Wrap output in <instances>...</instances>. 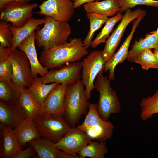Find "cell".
<instances>
[{"label": "cell", "mask_w": 158, "mask_h": 158, "mask_svg": "<svg viewBox=\"0 0 158 158\" xmlns=\"http://www.w3.org/2000/svg\"><path fill=\"white\" fill-rule=\"evenodd\" d=\"M145 11L141 8L135 10L128 9L125 12L121 22L106 40L104 48L102 51V56L106 63L115 54L127 26Z\"/></svg>", "instance_id": "30bf717a"}, {"label": "cell", "mask_w": 158, "mask_h": 158, "mask_svg": "<svg viewBox=\"0 0 158 158\" xmlns=\"http://www.w3.org/2000/svg\"><path fill=\"white\" fill-rule=\"evenodd\" d=\"M39 8L40 11L36 13L62 22H68L75 13V8L72 0H47L39 5Z\"/></svg>", "instance_id": "7c38bea8"}, {"label": "cell", "mask_w": 158, "mask_h": 158, "mask_svg": "<svg viewBox=\"0 0 158 158\" xmlns=\"http://www.w3.org/2000/svg\"><path fill=\"white\" fill-rule=\"evenodd\" d=\"M34 121L40 136L55 143L71 128L62 115L40 114Z\"/></svg>", "instance_id": "8992f818"}, {"label": "cell", "mask_w": 158, "mask_h": 158, "mask_svg": "<svg viewBox=\"0 0 158 158\" xmlns=\"http://www.w3.org/2000/svg\"><path fill=\"white\" fill-rule=\"evenodd\" d=\"M84 87L81 80L67 86L63 116L71 128L75 127L88 111L90 103Z\"/></svg>", "instance_id": "7a4b0ae2"}, {"label": "cell", "mask_w": 158, "mask_h": 158, "mask_svg": "<svg viewBox=\"0 0 158 158\" xmlns=\"http://www.w3.org/2000/svg\"><path fill=\"white\" fill-rule=\"evenodd\" d=\"M11 52V48L0 45V62L7 59Z\"/></svg>", "instance_id": "d590c367"}, {"label": "cell", "mask_w": 158, "mask_h": 158, "mask_svg": "<svg viewBox=\"0 0 158 158\" xmlns=\"http://www.w3.org/2000/svg\"><path fill=\"white\" fill-rule=\"evenodd\" d=\"M21 87L11 81L0 80V101L11 104L18 103Z\"/></svg>", "instance_id": "484cf974"}, {"label": "cell", "mask_w": 158, "mask_h": 158, "mask_svg": "<svg viewBox=\"0 0 158 158\" xmlns=\"http://www.w3.org/2000/svg\"><path fill=\"white\" fill-rule=\"evenodd\" d=\"M18 103H8L0 101V121L1 126L14 128L27 117Z\"/></svg>", "instance_id": "e0dca14e"}, {"label": "cell", "mask_w": 158, "mask_h": 158, "mask_svg": "<svg viewBox=\"0 0 158 158\" xmlns=\"http://www.w3.org/2000/svg\"><path fill=\"white\" fill-rule=\"evenodd\" d=\"M60 67L58 69H52L48 71L41 77L42 83L48 84L56 82L68 85L81 80V61L69 62Z\"/></svg>", "instance_id": "8fae6325"}, {"label": "cell", "mask_w": 158, "mask_h": 158, "mask_svg": "<svg viewBox=\"0 0 158 158\" xmlns=\"http://www.w3.org/2000/svg\"><path fill=\"white\" fill-rule=\"evenodd\" d=\"M89 53L81 38H71L69 42L41 52L39 61L48 69L80 60Z\"/></svg>", "instance_id": "6da1fadb"}, {"label": "cell", "mask_w": 158, "mask_h": 158, "mask_svg": "<svg viewBox=\"0 0 158 158\" xmlns=\"http://www.w3.org/2000/svg\"><path fill=\"white\" fill-rule=\"evenodd\" d=\"M140 106V118L144 121L152 118L154 114L158 113V90L152 95L142 99Z\"/></svg>", "instance_id": "f1b7e54d"}, {"label": "cell", "mask_w": 158, "mask_h": 158, "mask_svg": "<svg viewBox=\"0 0 158 158\" xmlns=\"http://www.w3.org/2000/svg\"><path fill=\"white\" fill-rule=\"evenodd\" d=\"M146 11H145L133 22L131 31L121 46L118 50L114 54L111 59L105 65L104 71H108L109 79L113 80L115 79L114 71L116 66L123 63L127 59L128 53V48L133 35L139 24L145 17Z\"/></svg>", "instance_id": "9a60e30c"}, {"label": "cell", "mask_w": 158, "mask_h": 158, "mask_svg": "<svg viewBox=\"0 0 158 158\" xmlns=\"http://www.w3.org/2000/svg\"><path fill=\"white\" fill-rule=\"evenodd\" d=\"M57 83L46 84L42 82L41 77L34 78L28 90L40 105L46 99L51 91L58 84Z\"/></svg>", "instance_id": "d4e9b609"}, {"label": "cell", "mask_w": 158, "mask_h": 158, "mask_svg": "<svg viewBox=\"0 0 158 158\" xmlns=\"http://www.w3.org/2000/svg\"><path fill=\"white\" fill-rule=\"evenodd\" d=\"M92 140L85 132L75 127L71 128L56 144L59 150L76 156Z\"/></svg>", "instance_id": "4fadbf2b"}, {"label": "cell", "mask_w": 158, "mask_h": 158, "mask_svg": "<svg viewBox=\"0 0 158 158\" xmlns=\"http://www.w3.org/2000/svg\"></svg>", "instance_id": "ab89813d"}, {"label": "cell", "mask_w": 158, "mask_h": 158, "mask_svg": "<svg viewBox=\"0 0 158 158\" xmlns=\"http://www.w3.org/2000/svg\"><path fill=\"white\" fill-rule=\"evenodd\" d=\"M75 8L80 7L82 5L88 3H92L100 0H72Z\"/></svg>", "instance_id": "74e56055"}, {"label": "cell", "mask_w": 158, "mask_h": 158, "mask_svg": "<svg viewBox=\"0 0 158 158\" xmlns=\"http://www.w3.org/2000/svg\"><path fill=\"white\" fill-rule=\"evenodd\" d=\"M106 144V141H91L80 150L78 155L80 158H104L109 152Z\"/></svg>", "instance_id": "4316f807"}, {"label": "cell", "mask_w": 158, "mask_h": 158, "mask_svg": "<svg viewBox=\"0 0 158 158\" xmlns=\"http://www.w3.org/2000/svg\"><path fill=\"white\" fill-rule=\"evenodd\" d=\"M1 145L0 158H13L22 148L11 128L1 126Z\"/></svg>", "instance_id": "ffe728a7"}, {"label": "cell", "mask_w": 158, "mask_h": 158, "mask_svg": "<svg viewBox=\"0 0 158 158\" xmlns=\"http://www.w3.org/2000/svg\"><path fill=\"white\" fill-rule=\"evenodd\" d=\"M34 148L39 158H79L59 150L56 143L45 138L33 139L29 142Z\"/></svg>", "instance_id": "2e32d148"}, {"label": "cell", "mask_w": 158, "mask_h": 158, "mask_svg": "<svg viewBox=\"0 0 158 158\" xmlns=\"http://www.w3.org/2000/svg\"><path fill=\"white\" fill-rule=\"evenodd\" d=\"M35 32L23 40L17 48L25 53L30 63L34 78L37 77L38 74L42 77L48 71V69L42 65L38 59L35 44Z\"/></svg>", "instance_id": "ac0fdd59"}, {"label": "cell", "mask_w": 158, "mask_h": 158, "mask_svg": "<svg viewBox=\"0 0 158 158\" xmlns=\"http://www.w3.org/2000/svg\"><path fill=\"white\" fill-rule=\"evenodd\" d=\"M83 7L86 13H95L108 17L116 15L120 8L118 0L96 1L84 4Z\"/></svg>", "instance_id": "603a6c76"}, {"label": "cell", "mask_w": 158, "mask_h": 158, "mask_svg": "<svg viewBox=\"0 0 158 158\" xmlns=\"http://www.w3.org/2000/svg\"><path fill=\"white\" fill-rule=\"evenodd\" d=\"M44 18L43 27L35 32L37 46L45 50L67 42L71 32L68 22L59 21L46 16Z\"/></svg>", "instance_id": "3957f363"}, {"label": "cell", "mask_w": 158, "mask_h": 158, "mask_svg": "<svg viewBox=\"0 0 158 158\" xmlns=\"http://www.w3.org/2000/svg\"><path fill=\"white\" fill-rule=\"evenodd\" d=\"M86 16L89 20L90 28L83 42L85 46L88 49L90 46L95 32L106 23L108 18L104 15L93 12L86 13Z\"/></svg>", "instance_id": "f546056e"}, {"label": "cell", "mask_w": 158, "mask_h": 158, "mask_svg": "<svg viewBox=\"0 0 158 158\" xmlns=\"http://www.w3.org/2000/svg\"><path fill=\"white\" fill-rule=\"evenodd\" d=\"M12 78V67L8 58L0 62V80L11 81Z\"/></svg>", "instance_id": "836d02e7"}, {"label": "cell", "mask_w": 158, "mask_h": 158, "mask_svg": "<svg viewBox=\"0 0 158 158\" xmlns=\"http://www.w3.org/2000/svg\"><path fill=\"white\" fill-rule=\"evenodd\" d=\"M8 59L12 67L11 81L20 87H29L34 78L30 63L25 53L17 48L12 51Z\"/></svg>", "instance_id": "ba28073f"}, {"label": "cell", "mask_w": 158, "mask_h": 158, "mask_svg": "<svg viewBox=\"0 0 158 158\" xmlns=\"http://www.w3.org/2000/svg\"><path fill=\"white\" fill-rule=\"evenodd\" d=\"M31 0H0V9L6 5L13 3H29Z\"/></svg>", "instance_id": "8d00e7d4"}, {"label": "cell", "mask_w": 158, "mask_h": 158, "mask_svg": "<svg viewBox=\"0 0 158 158\" xmlns=\"http://www.w3.org/2000/svg\"><path fill=\"white\" fill-rule=\"evenodd\" d=\"M38 6L36 3L17 2L8 4L0 10V20L11 22L14 27H21L32 17L33 10Z\"/></svg>", "instance_id": "9c48e42d"}, {"label": "cell", "mask_w": 158, "mask_h": 158, "mask_svg": "<svg viewBox=\"0 0 158 158\" xmlns=\"http://www.w3.org/2000/svg\"><path fill=\"white\" fill-rule=\"evenodd\" d=\"M81 63V80L85 87L86 97L89 101L91 99L92 91L95 88L94 81L98 74L104 71L106 62L102 56V51L95 50L83 58Z\"/></svg>", "instance_id": "52a82bcc"}, {"label": "cell", "mask_w": 158, "mask_h": 158, "mask_svg": "<svg viewBox=\"0 0 158 158\" xmlns=\"http://www.w3.org/2000/svg\"><path fill=\"white\" fill-rule=\"evenodd\" d=\"M153 52L158 61V47L154 49Z\"/></svg>", "instance_id": "f35d334b"}, {"label": "cell", "mask_w": 158, "mask_h": 158, "mask_svg": "<svg viewBox=\"0 0 158 158\" xmlns=\"http://www.w3.org/2000/svg\"><path fill=\"white\" fill-rule=\"evenodd\" d=\"M11 23L4 21L0 22V45L11 48L13 35L10 28Z\"/></svg>", "instance_id": "d6a6232c"}, {"label": "cell", "mask_w": 158, "mask_h": 158, "mask_svg": "<svg viewBox=\"0 0 158 158\" xmlns=\"http://www.w3.org/2000/svg\"><path fill=\"white\" fill-rule=\"evenodd\" d=\"M119 12H125L126 10L138 5H145L158 8V0H118Z\"/></svg>", "instance_id": "1f68e13d"}, {"label": "cell", "mask_w": 158, "mask_h": 158, "mask_svg": "<svg viewBox=\"0 0 158 158\" xmlns=\"http://www.w3.org/2000/svg\"><path fill=\"white\" fill-rule=\"evenodd\" d=\"M77 127L92 139L102 142L112 136L114 126L110 121L103 120L97 111L95 104L90 103L83 122Z\"/></svg>", "instance_id": "5b68a950"}, {"label": "cell", "mask_w": 158, "mask_h": 158, "mask_svg": "<svg viewBox=\"0 0 158 158\" xmlns=\"http://www.w3.org/2000/svg\"><path fill=\"white\" fill-rule=\"evenodd\" d=\"M44 18L36 19L32 17L21 27L15 28L11 26L10 29L13 35L12 51L17 49L23 40L38 29L39 26L44 24Z\"/></svg>", "instance_id": "d6986e66"}, {"label": "cell", "mask_w": 158, "mask_h": 158, "mask_svg": "<svg viewBox=\"0 0 158 158\" xmlns=\"http://www.w3.org/2000/svg\"><path fill=\"white\" fill-rule=\"evenodd\" d=\"M18 103L27 117L34 120L39 115L40 105L29 93L27 87H21Z\"/></svg>", "instance_id": "cb8c5ba5"}, {"label": "cell", "mask_w": 158, "mask_h": 158, "mask_svg": "<svg viewBox=\"0 0 158 158\" xmlns=\"http://www.w3.org/2000/svg\"><path fill=\"white\" fill-rule=\"evenodd\" d=\"M67 85L58 84L40 105V114H53L63 116Z\"/></svg>", "instance_id": "5bb4252c"}, {"label": "cell", "mask_w": 158, "mask_h": 158, "mask_svg": "<svg viewBox=\"0 0 158 158\" xmlns=\"http://www.w3.org/2000/svg\"><path fill=\"white\" fill-rule=\"evenodd\" d=\"M13 130L22 148L30 141L39 138L41 136L34 120L28 117Z\"/></svg>", "instance_id": "44dd1931"}, {"label": "cell", "mask_w": 158, "mask_h": 158, "mask_svg": "<svg viewBox=\"0 0 158 158\" xmlns=\"http://www.w3.org/2000/svg\"><path fill=\"white\" fill-rule=\"evenodd\" d=\"M134 62L140 64L144 70L158 68V61L151 49H145L141 52L135 59Z\"/></svg>", "instance_id": "4dcf8cb0"}, {"label": "cell", "mask_w": 158, "mask_h": 158, "mask_svg": "<svg viewBox=\"0 0 158 158\" xmlns=\"http://www.w3.org/2000/svg\"><path fill=\"white\" fill-rule=\"evenodd\" d=\"M123 15L119 12L116 15L110 18H108L105 23V25L101 31L92 41L90 47L95 48L101 43H105L109 37L116 23L122 19Z\"/></svg>", "instance_id": "83f0119b"}, {"label": "cell", "mask_w": 158, "mask_h": 158, "mask_svg": "<svg viewBox=\"0 0 158 158\" xmlns=\"http://www.w3.org/2000/svg\"><path fill=\"white\" fill-rule=\"evenodd\" d=\"M158 47V29L146 35L145 38L135 40L129 51L127 60L131 62H134L138 55L147 49H155Z\"/></svg>", "instance_id": "7402d4cb"}, {"label": "cell", "mask_w": 158, "mask_h": 158, "mask_svg": "<svg viewBox=\"0 0 158 158\" xmlns=\"http://www.w3.org/2000/svg\"><path fill=\"white\" fill-rule=\"evenodd\" d=\"M102 71L97 75L95 85L99 92L98 102L95 104L97 111L103 120H108L111 114H117L121 111V104L117 94L110 85L108 76L103 75Z\"/></svg>", "instance_id": "277c9868"}, {"label": "cell", "mask_w": 158, "mask_h": 158, "mask_svg": "<svg viewBox=\"0 0 158 158\" xmlns=\"http://www.w3.org/2000/svg\"><path fill=\"white\" fill-rule=\"evenodd\" d=\"M35 151L34 148L30 145L24 150H22L15 155L13 158H29L35 154Z\"/></svg>", "instance_id": "e575fe53"}]
</instances>
